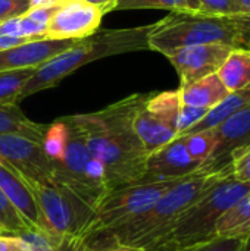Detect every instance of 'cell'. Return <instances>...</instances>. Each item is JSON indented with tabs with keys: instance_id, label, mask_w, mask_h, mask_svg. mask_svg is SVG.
Wrapping results in <instances>:
<instances>
[{
	"instance_id": "obj_34",
	"label": "cell",
	"mask_w": 250,
	"mask_h": 251,
	"mask_svg": "<svg viewBox=\"0 0 250 251\" xmlns=\"http://www.w3.org/2000/svg\"><path fill=\"white\" fill-rule=\"evenodd\" d=\"M84 1L88 3V4L96 6L103 15H106L109 12H113L116 9V4H118V0H84Z\"/></svg>"
},
{
	"instance_id": "obj_26",
	"label": "cell",
	"mask_w": 250,
	"mask_h": 251,
	"mask_svg": "<svg viewBox=\"0 0 250 251\" xmlns=\"http://www.w3.org/2000/svg\"><path fill=\"white\" fill-rule=\"evenodd\" d=\"M0 225L7 235H25L32 234L29 226L21 218L15 206L6 197L3 190L0 188Z\"/></svg>"
},
{
	"instance_id": "obj_5",
	"label": "cell",
	"mask_w": 250,
	"mask_h": 251,
	"mask_svg": "<svg viewBox=\"0 0 250 251\" xmlns=\"http://www.w3.org/2000/svg\"><path fill=\"white\" fill-rule=\"evenodd\" d=\"M250 196V182L234 178L215 185L189 207L147 251H183L215 237L220 218L237 201Z\"/></svg>"
},
{
	"instance_id": "obj_31",
	"label": "cell",
	"mask_w": 250,
	"mask_h": 251,
	"mask_svg": "<svg viewBox=\"0 0 250 251\" xmlns=\"http://www.w3.org/2000/svg\"><path fill=\"white\" fill-rule=\"evenodd\" d=\"M31 0H0V24L27 13Z\"/></svg>"
},
{
	"instance_id": "obj_4",
	"label": "cell",
	"mask_w": 250,
	"mask_h": 251,
	"mask_svg": "<svg viewBox=\"0 0 250 251\" xmlns=\"http://www.w3.org/2000/svg\"><path fill=\"white\" fill-rule=\"evenodd\" d=\"M149 50L167 54L172 50L199 44H228L234 49L250 46V16H209L202 13L169 12L153 24Z\"/></svg>"
},
{
	"instance_id": "obj_8",
	"label": "cell",
	"mask_w": 250,
	"mask_h": 251,
	"mask_svg": "<svg viewBox=\"0 0 250 251\" xmlns=\"http://www.w3.org/2000/svg\"><path fill=\"white\" fill-rule=\"evenodd\" d=\"M68 138L60 157L53 163L52 182L62 185L94 206L108 193L103 165L91 156L84 137L71 116H65Z\"/></svg>"
},
{
	"instance_id": "obj_37",
	"label": "cell",
	"mask_w": 250,
	"mask_h": 251,
	"mask_svg": "<svg viewBox=\"0 0 250 251\" xmlns=\"http://www.w3.org/2000/svg\"><path fill=\"white\" fill-rule=\"evenodd\" d=\"M4 234V231H3V228H1V225H0V235H3Z\"/></svg>"
},
{
	"instance_id": "obj_14",
	"label": "cell",
	"mask_w": 250,
	"mask_h": 251,
	"mask_svg": "<svg viewBox=\"0 0 250 251\" xmlns=\"http://www.w3.org/2000/svg\"><path fill=\"white\" fill-rule=\"evenodd\" d=\"M78 40H37L0 51V72L38 68L56 54L71 49Z\"/></svg>"
},
{
	"instance_id": "obj_9",
	"label": "cell",
	"mask_w": 250,
	"mask_h": 251,
	"mask_svg": "<svg viewBox=\"0 0 250 251\" xmlns=\"http://www.w3.org/2000/svg\"><path fill=\"white\" fill-rule=\"evenodd\" d=\"M0 160L25 179L52 182L53 163L43 144L15 134L0 135Z\"/></svg>"
},
{
	"instance_id": "obj_11",
	"label": "cell",
	"mask_w": 250,
	"mask_h": 251,
	"mask_svg": "<svg viewBox=\"0 0 250 251\" xmlns=\"http://www.w3.org/2000/svg\"><path fill=\"white\" fill-rule=\"evenodd\" d=\"M103 16L96 6L84 0H65L52 16L46 29V38L83 40L99 29Z\"/></svg>"
},
{
	"instance_id": "obj_16",
	"label": "cell",
	"mask_w": 250,
	"mask_h": 251,
	"mask_svg": "<svg viewBox=\"0 0 250 251\" xmlns=\"http://www.w3.org/2000/svg\"><path fill=\"white\" fill-rule=\"evenodd\" d=\"M147 97L149 94H146V99L141 101L134 115V129L143 147L150 154L175 140L178 134L174 128H171L168 124H165L146 109Z\"/></svg>"
},
{
	"instance_id": "obj_24",
	"label": "cell",
	"mask_w": 250,
	"mask_h": 251,
	"mask_svg": "<svg viewBox=\"0 0 250 251\" xmlns=\"http://www.w3.org/2000/svg\"><path fill=\"white\" fill-rule=\"evenodd\" d=\"M186 146L187 153L190 157L202 165L212 163V156L217 149V138L212 129L199 131L193 134L180 135Z\"/></svg>"
},
{
	"instance_id": "obj_1",
	"label": "cell",
	"mask_w": 250,
	"mask_h": 251,
	"mask_svg": "<svg viewBox=\"0 0 250 251\" xmlns=\"http://www.w3.org/2000/svg\"><path fill=\"white\" fill-rule=\"evenodd\" d=\"M146 94H133L91 113L71 115L91 156L105 169L109 190L141 182L149 153L134 129V115Z\"/></svg>"
},
{
	"instance_id": "obj_18",
	"label": "cell",
	"mask_w": 250,
	"mask_h": 251,
	"mask_svg": "<svg viewBox=\"0 0 250 251\" xmlns=\"http://www.w3.org/2000/svg\"><path fill=\"white\" fill-rule=\"evenodd\" d=\"M47 125L37 124L25 116L18 104H0V135L15 134L43 144Z\"/></svg>"
},
{
	"instance_id": "obj_22",
	"label": "cell",
	"mask_w": 250,
	"mask_h": 251,
	"mask_svg": "<svg viewBox=\"0 0 250 251\" xmlns=\"http://www.w3.org/2000/svg\"><path fill=\"white\" fill-rule=\"evenodd\" d=\"M180 91H162V93H149L146 100V109L152 112L156 118L168 124L178 134V116L181 110Z\"/></svg>"
},
{
	"instance_id": "obj_7",
	"label": "cell",
	"mask_w": 250,
	"mask_h": 251,
	"mask_svg": "<svg viewBox=\"0 0 250 251\" xmlns=\"http://www.w3.org/2000/svg\"><path fill=\"white\" fill-rule=\"evenodd\" d=\"M181 181L183 179L137 182L109 190L96 204L93 216L83 234V246L111 234L139 216Z\"/></svg>"
},
{
	"instance_id": "obj_38",
	"label": "cell",
	"mask_w": 250,
	"mask_h": 251,
	"mask_svg": "<svg viewBox=\"0 0 250 251\" xmlns=\"http://www.w3.org/2000/svg\"><path fill=\"white\" fill-rule=\"evenodd\" d=\"M248 49H249V50H250V46H249V47H248Z\"/></svg>"
},
{
	"instance_id": "obj_35",
	"label": "cell",
	"mask_w": 250,
	"mask_h": 251,
	"mask_svg": "<svg viewBox=\"0 0 250 251\" xmlns=\"http://www.w3.org/2000/svg\"><path fill=\"white\" fill-rule=\"evenodd\" d=\"M236 15L250 16V0H234Z\"/></svg>"
},
{
	"instance_id": "obj_29",
	"label": "cell",
	"mask_w": 250,
	"mask_h": 251,
	"mask_svg": "<svg viewBox=\"0 0 250 251\" xmlns=\"http://www.w3.org/2000/svg\"><path fill=\"white\" fill-rule=\"evenodd\" d=\"M202 15L209 16H233L236 15L234 0H197Z\"/></svg>"
},
{
	"instance_id": "obj_32",
	"label": "cell",
	"mask_w": 250,
	"mask_h": 251,
	"mask_svg": "<svg viewBox=\"0 0 250 251\" xmlns=\"http://www.w3.org/2000/svg\"><path fill=\"white\" fill-rule=\"evenodd\" d=\"M31 244L25 235H0V251H29Z\"/></svg>"
},
{
	"instance_id": "obj_25",
	"label": "cell",
	"mask_w": 250,
	"mask_h": 251,
	"mask_svg": "<svg viewBox=\"0 0 250 251\" xmlns=\"http://www.w3.org/2000/svg\"><path fill=\"white\" fill-rule=\"evenodd\" d=\"M164 9L183 13H199L197 0H118L115 10Z\"/></svg>"
},
{
	"instance_id": "obj_10",
	"label": "cell",
	"mask_w": 250,
	"mask_h": 251,
	"mask_svg": "<svg viewBox=\"0 0 250 251\" xmlns=\"http://www.w3.org/2000/svg\"><path fill=\"white\" fill-rule=\"evenodd\" d=\"M234 47L228 44H199L172 50L165 54L180 76V87L217 74Z\"/></svg>"
},
{
	"instance_id": "obj_2",
	"label": "cell",
	"mask_w": 250,
	"mask_h": 251,
	"mask_svg": "<svg viewBox=\"0 0 250 251\" xmlns=\"http://www.w3.org/2000/svg\"><path fill=\"white\" fill-rule=\"evenodd\" d=\"M230 178H233L230 160L211 163L194 175L178 182L147 210L111 234L91 243H112L147 251L189 207L200 200L215 185Z\"/></svg>"
},
{
	"instance_id": "obj_28",
	"label": "cell",
	"mask_w": 250,
	"mask_h": 251,
	"mask_svg": "<svg viewBox=\"0 0 250 251\" xmlns=\"http://www.w3.org/2000/svg\"><path fill=\"white\" fill-rule=\"evenodd\" d=\"M233 178L239 182H250V144L230 154Z\"/></svg>"
},
{
	"instance_id": "obj_33",
	"label": "cell",
	"mask_w": 250,
	"mask_h": 251,
	"mask_svg": "<svg viewBox=\"0 0 250 251\" xmlns=\"http://www.w3.org/2000/svg\"><path fill=\"white\" fill-rule=\"evenodd\" d=\"M80 251H146L139 247H130V246H121V244H112V243H90L81 247Z\"/></svg>"
},
{
	"instance_id": "obj_17",
	"label": "cell",
	"mask_w": 250,
	"mask_h": 251,
	"mask_svg": "<svg viewBox=\"0 0 250 251\" xmlns=\"http://www.w3.org/2000/svg\"><path fill=\"white\" fill-rule=\"evenodd\" d=\"M178 91L183 104L208 110L218 106L230 94V91L217 74H211L192 84L180 87Z\"/></svg>"
},
{
	"instance_id": "obj_23",
	"label": "cell",
	"mask_w": 250,
	"mask_h": 251,
	"mask_svg": "<svg viewBox=\"0 0 250 251\" xmlns=\"http://www.w3.org/2000/svg\"><path fill=\"white\" fill-rule=\"evenodd\" d=\"M37 68L13 69L0 72V104H19L24 85L34 75Z\"/></svg>"
},
{
	"instance_id": "obj_27",
	"label": "cell",
	"mask_w": 250,
	"mask_h": 251,
	"mask_svg": "<svg viewBox=\"0 0 250 251\" xmlns=\"http://www.w3.org/2000/svg\"><path fill=\"white\" fill-rule=\"evenodd\" d=\"M250 240L245 238H212L183 251H249Z\"/></svg>"
},
{
	"instance_id": "obj_21",
	"label": "cell",
	"mask_w": 250,
	"mask_h": 251,
	"mask_svg": "<svg viewBox=\"0 0 250 251\" xmlns=\"http://www.w3.org/2000/svg\"><path fill=\"white\" fill-rule=\"evenodd\" d=\"M250 104V85H248L243 90L230 93L218 106H215L214 109H211L200 122H197L193 128H190L186 134H193V132H199V131H206V129H214L217 128L220 124H222L227 118H230L233 113H236L237 110L246 107Z\"/></svg>"
},
{
	"instance_id": "obj_36",
	"label": "cell",
	"mask_w": 250,
	"mask_h": 251,
	"mask_svg": "<svg viewBox=\"0 0 250 251\" xmlns=\"http://www.w3.org/2000/svg\"><path fill=\"white\" fill-rule=\"evenodd\" d=\"M63 1L65 0H31V7H56Z\"/></svg>"
},
{
	"instance_id": "obj_6",
	"label": "cell",
	"mask_w": 250,
	"mask_h": 251,
	"mask_svg": "<svg viewBox=\"0 0 250 251\" xmlns=\"http://www.w3.org/2000/svg\"><path fill=\"white\" fill-rule=\"evenodd\" d=\"M24 181L44 218L55 250H81L83 234L93 216L94 206L62 185L25 178Z\"/></svg>"
},
{
	"instance_id": "obj_13",
	"label": "cell",
	"mask_w": 250,
	"mask_h": 251,
	"mask_svg": "<svg viewBox=\"0 0 250 251\" xmlns=\"http://www.w3.org/2000/svg\"><path fill=\"white\" fill-rule=\"evenodd\" d=\"M0 188L15 206L21 218L29 226L32 234L41 235L52 244V238L49 234V228L44 222V218L37 206V201L25 184L24 178L18 175L13 169H10L6 163L0 160ZM55 249V247H53Z\"/></svg>"
},
{
	"instance_id": "obj_12",
	"label": "cell",
	"mask_w": 250,
	"mask_h": 251,
	"mask_svg": "<svg viewBox=\"0 0 250 251\" xmlns=\"http://www.w3.org/2000/svg\"><path fill=\"white\" fill-rule=\"evenodd\" d=\"M211 165V163H209ZM202 165L190 157L181 137H177L167 146L150 153L146 160V172L141 182H158L171 179H184L202 171Z\"/></svg>"
},
{
	"instance_id": "obj_20",
	"label": "cell",
	"mask_w": 250,
	"mask_h": 251,
	"mask_svg": "<svg viewBox=\"0 0 250 251\" xmlns=\"http://www.w3.org/2000/svg\"><path fill=\"white\" fill-rule=\"evenodd\" d=\"M215 237L250 240V196L237 201L220 218Z\"/></svg>"
},
{
	"instance_id": "obj_30",
	"label": "cell",
	"mask_w": 250,
	"mask_h": 251,
	"mask_svg": "<svg viewBox=\"0 0 250 251\" xmlns=\"http://www.w3.org/2000/svg\"><path fill=\"white\" fill-rule=\"evenodd\" d=\"M208 112H209L208 109L183 104L180 110V116H178V137L187 132L190 128H193L197 122H200Z\"/></svg>"
},
{
	"instance_id": "obj_3",
	"label": "cell",
	"mask_w": 250,
	"mask_h": 251,
	"mask_svg": "<svg viewBox=\"0 0 250 251\" xmlns=\"http://www.w3.org/2000/svg\"><path fill=\"white\" fill-rule=\"evenodd\" d=\"M152 29L153 24L121 29H97L93 35L78 40L71 49L56 54L37 68L24 85L19 101L43 90L56 87L81 66L102 57L149 50L147 41Z\"/></svg>"
},
{
	"instance_id": "obj_15",
	"label": "cell",
	"mask_w": 250,
	"mask_h": 251,
	"mask_svg": "<svg viewBox=\"0 0 250 251\" xmlns=\"http://www.w3.org/2000/svg\"><path fill=\"white\" fill-rule=\"evenodd\" d=\"M212 131L217 138L212 163L230 160L234 150L250 144V104L233 113Z\"/></svg>"
},
{
	"instance_id": "obj_19",
	"label": "cell",
	"mask_w": 250,
	"mask_h": 251,
	"mask_svg": "<svg viewBox=\"0 0 250 251\" xmlns=\"http://www.w3.org/2000/svg\"><path fill=\"white\" fill-rule=\"evenodd\" d=\"M217 75L230 93L239 91L250 85V50L233 49Z\"/></svg>"
}]
</instances>
